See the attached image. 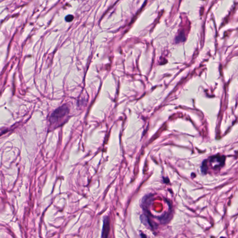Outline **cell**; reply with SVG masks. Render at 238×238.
I'll list each match as a JSON object with an SVG mask.
<instances>
[{"mask_svg":"<svg viewBox=\"0 0 238 238\" xmlns=\"http://www.w3.org/2000/svg\"><path fill=\"white\" fill-rule=\"evenodd\" d=\"M103 223L102 237H103V238H107L108 237L110 229L109 220V218L107 217L104 219Z\"/></svg>","mask_w":238,"mask_h":238,"instance_id":"cell-2","label":"cell"},{"mask_svg":"<svg viewBox=\"0 0 238 238\" xmlns=\"http://www.w3.org/2000/svg\"><path fill=\"white\" fill-rule=\"evenodd\" d=\"M74 17L72 14H69L66 16L65 17V20L67 22H71L74 20Z\"/></svg>","mask_w":238,"mask_h":238,"instance_id":"cell-3","label":"cell"},{"mask_svg":"<svg viewBox=\"0 0 238 238\" xmlns=\"http://www.w3.org/2000/svg\"><path fill=\"white\" fill-rule=\"evenodd\" d=\"M69 112V109L65 105L56 109L50 117V122L52 124L59 122L61 119L64 118Z\"/></svg>","mask_w":238,"mask_h":238,"instance_id":"cell-1","label":"cell"}]
</instances>
